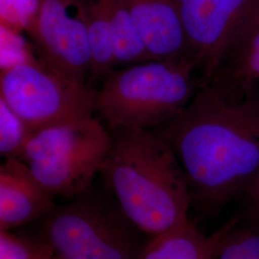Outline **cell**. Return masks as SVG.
<instances>
[{
	"instance_id": "6da1fadb",
	"label": "cell",
	"mask_w": 259,
	"mask_h": 259,
	"mask_svg": "<svg viewBox=\"0 0 259 259\" xmlns=\"http://www.w3.org/2000/svg\"><path fill=\"white\" fill-rule=\"evenodd\" d=\"M251 87L235 99L234 91L209 80L175 119L157 129L204 216H216L241 198L259 174V98Z\"/></svg>"
},
{
	"instance_id": "7a4b0ae2",
	"label": "cell",
	"mask_w": 259,
	"mask_h": 259,
	"mask_svg": "<svg viewBox=\"0 0 259 259\" xmlns=\"http://www.w3.org/2000/svg\"><path fill=\"white\" fill-rule=\"evenodd\" d=\"M110 132L100 175L124 214L149 239L189 222L191 195L168 140L157 130Z\"/></svg>"
},
{
	"instance_id": "3957f363",
	"label": "cell",
	"mask_w": 259,
	"mask_h": 259,
	"mask_svg": "<svg viewBox=\"0 0 259 259\" xmlns=\"http://www.w3.org/2000/svg\"><path fill=\"white\" fill-rule=\"evenodd\" d=\"M189 62L149 61L117 67L97 90V113L110 131L157 130L194 97L200 76Z\"/></svg>"
},
{
	"instance_id": "277c9868",
	"label": "cell",
	"mask_w": 259,
	"mask_h": 259,
	"mask_svg": "<svg viewBox=\"0 0 259 259\" xmlns=\"http://www.w3.org/2000/svg\"><path fill=\"white\" fill-rule=\"evenodd\" d=\"M41 221L40 238L63 259H139L150 240L108 190L93 186Z\"/></svg>"
},
{
	"instance_id": "5b68a950",
	"label": "cell",
	"mask_w": 259,
	"mask_h": 259,
	"mask_svg": "<svg viewBox=\"0 0 259 259\" xmlns=\"http://www.w3.org/2000/svg\"><path fill=\"white\" fill-rule=\"evenodd\" d=\"M111 141L109 129L92 117L34 131L18 158L50 193L68 201L93 186Z\"/></svg>"
},
{
	"instance_id": "8992f818",
	"label": "cell",
	"mask_w": 259,
	"mask_h": 259,
	"mask_svg": "<svg viewBox=\"0 0 259 259\" xmlns=\"http://www.w3.org/2000/svg\"><path fill=\"white\" fill-rule=\"evenodd\" d=\"M0 98L32 132L84 120L97 111V90L52 68L39 58L1 69Z\"/></svg>"
},
{
	"instance_id": "52a82bcc",
	"label": "cell",
	"mask_w": 259,
	"mask_h": 259,
	"mask_svg": "<svg viewBox=\"0 0 259 259\" xmlns=\"http://www.w3.org/2000/svg\"><path fill=\"white\" fill-rule=\"evenodd\" d=\"M187 42V60L201 84L222 65L232 42L259 0H177Z\"/></svg>"
},
{
	"instance_id": "ba28073f",
	"label": "cell",
	"mask_w": 259,
	"mask_h": 259,
	"mask_svg": "<svg viewBox=\"0 0 259 259\" xmlns=\"http://www.w3.org/2000/svg\"><path fill=\"white\" fill-rule=\"evenodd\" d=\"M26 34L40 60L76 82L88 83L92 56L83 0H41L37 20Z\"/></svg>"
},
{
	"instance_id": "9c48e42d",
	"label": "cell",
	"mask_w": 259,
	"mask_h": 259,
	"mask_svg": "<svg viewBox=\"0 0 259 259\" xmlns=\"http://www.w3.org/2000/svg\"><path fill=\"white\" fill-rule=\"evenodd\" d=\"M54 199L23 161L5 158L0 166V231L45 219L57 205Z\"/></svg>"
},
{
	"instance_id": "30bf717a",
	"label": "cell",
	"mask_w": 259,
	"mask_h": 259,
	"mask_svg": "<svg viewBox=\"0 0 259 259\" xmlns=\"http://www.w3.org/2000/svg\"><path fill=\"white\" fill-rule=\"evenodd\" d=\"M124 1L153 61L189 62L177 0Z\"/></svg>"
},
{
	"instance_id": "8fae6325",
	"label": "cell",
	"mask_w": 259,
	"mask_h": 259,
	"mask_svg": "<svg viewBox=\"0 0 259 259\" xmlns=\"http://www.w3.org/2000/svg\"><path fill=\"white\" fill-rule=\"evenodd\" d=\"M211 79L238 92L259 80V5L241 29Z\"/></svg>"
},
{
	"instance_id": "7c38bea8",
	"label": "cell",
	"mask_w": 259,
	"mask_h": 259,
	"mask_svg": "<svg viewBox=\"0 0 259 259\" xmlns=\"http://www.w3.org/2000/svg\"><path fill=\"white\" fill-rule=\"evenodd\" d=\"M92 56L88 84L102 82L116 68V41L102 0H83Z\"/></svg>"
},
{
	"instance_id": "4fadbf2b",
	"label": "cell",
	"mask_w": 259,
	"mask_h": 259,
	"mask_svg": "<svg viewBox=\"0 0 259 259\" xmlns=\"http://www.w3.org/2000/svg\"><path fill=\"white\" fill-rule=\"evenodd\" d=\"M139 259H213L211 240L189 221L150 239Z\"/></svg>"
},
{
	"instance_id": "5bb4252c",
	"label": "cell",
	"mask_w": 259,
	"mask_h": 259,
	"mask_svg": "<svg viewBox=\"0 0 259 259\" xmlns=\"http://www.w3.org/2000/svg\"><path fill=\"white\" fill-rule=\"evenodd\" d=\"M116 41V68L153 61L124 0H102Z\"/></svg>"
},
{
	"instance_id": "9a60e30c",
	"label": "cell",
	"mask_w": 259,
	"mask_h": 259,
	"mask_svg": "<svg viewBox=\"0 0 259 259\" xmlns=\"http://www.w3.org/2000/svg\"><path fill=\"white\" fill-rule=\"evenodd\" d=\"M209 237L213 259H259V221L243 215Z\"/></svg>"
},
{
	"instance_id": "2e32d148",
	"label": "cell",
	"mask_w": 259,
	"mask_h": 259,
	"mask_svg": "<svg viewBox=\"0 0 259 259\" xmlns=\"http://www.w3.org/2000/svg\"><path fill=\"white\" fill-rule=\"evenodd\" d=\"M32 131L7 103L0 98V155L18 158Z\"/></svg>"
},
{
	"instance_id": "e0dca14e",
	"label": "cell",
	"mask_w": 259,
	"mask_h": 259,
	"mask_svg": "<svg viewBox=\"0 0 259 259\" xmlns=\"http://www.w3.org/2000/svg\"><path fill=\"white\" fill-rule=\"evenodd\" d=\"M54 255L52 248L41 238L0 231V259H52Z\"/></svg>"
},
{
	"instance_id": "ac0fdd59",
	"label": "cell",
	"mask_w": 259,
	"mask_h": 259,
	"mask_svg": "<svg viewBox=\"0 0 259 259\" xmlns=\"http://www.w3.org/2000/svg\"><path fill=\"white\" fill-rule=\"evenodd\" d=\"M41 0H0V26L27 33L37 20Z\"/></svg>"
},
{
	"instance_id": "d6986e66",
	"label": "cell",
	"mask_w": 259,
	"mask_h": 259,
	"mask_svg": "<svg viewBox=\"0 0 259 259\" xmlns=\"http://www.w3.org/2000/svg\"><path fill=\"white\" fill-rule=\"evenodd\" d=\"M1 31V69L9 68L34 59L25 47L21 33L0 26Z\"/></svg>"
},
{
	"instance_id": "ffe728a7",
	"label": "cell",
	"mask_w": 259,
	"mask_h": 259,
	"mask_svg": "<svg viewBox=\"0 0 259 259\" xmlns=\"http://www.w3.org/2000/svg\"><path fill=\"white\" fill-rule=\"evenodd\" d=\"M245 204L244 216L259 221V174L241 197Z\"/></svg>"
},
{
	"instance_id": "44dd1931",
	"label": "cell",
	"mask_w": 259,
	"mask_h": 259,
	"mask_svg": "<svg viewBox=\"0 0 259 259\" xmlns=\"http://www.w3.org/2000/svg\"><path fill=\"white\" fill-rule=\"evenodd\" d=\"M52 259H63V258H61V257H59V256H57V255H54V256H53V258Z\"/></svg>"
}]
</instances>
